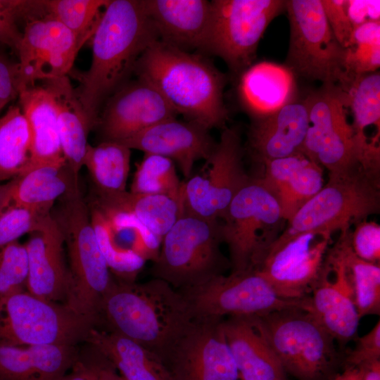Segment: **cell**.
<instances>
[{"label": "cell", "mask_w": 380, "mask_h": 380, "mask_svg": "<svg viewBox=\"0 0 380 380\" xmlns=\"http://www.w3.org/2000/svg\"><path fill=\"white\" fill-rule=\"evenodd\" d=\"M380 210L379 170L359 166L342 174H329V180L288 222L274 241L283 242L305 232L331 235L348 232Z\"/></svg>", "instance_id": "8992f818"}, {"label": "cell", "mask_w": 380, "mask_h": 380, "mask_svg": "<svg viewBox=\"0 0 380 380\" xmlns=\"http://www.w3.org/2000/svg\"><path fill=\"white\" fill-rule=\"evenodd\" d=\"M90 218L99 248L118 279L134 281L146 260L154 261L162 240L130 213L93 202Z\"/></svg>", "instance_id": "2e32d148"}, {"label": "cell", "mask_w": 380, "mask_h": 380, "mask_svg": "<svg viewBox=\"0 0 380 380\" xmlns=\"http://www.w3.org/2000/svg\"><path fill=\"white\" fill-rule=\"evenodd\" d=\"M221 326L241 380H287L252 316H230Z\"/></svg>", "instance_id": "4316f807"}, {"label": "cell", "mask_w": 380, "mask_h": 380, "mask_svg": "<svg viewBox=\"0 0 380 380\" xmlns=\"http://www.w3.org/2000/svg\"><path fill=\"white\" fill-rule=\"evenodd\" d=\"M83 362L86 368L87 380H99L98 376L92 366L88 362Z\"/></svg>", "instance_id": "11a10c76"}, {"label": "cell", "mask_w": 380, "mask_h": 380, "mask_svg": "<svg viewBox=\"0 0 380 380\" xmlns=\"http://www.w3.org/2000/svg\"><path fill=\"white\" fill-rule=\"evenodd\" d=\"M18 99L32 134L31 159L25 170L63 158L55 103L49 91L44 85L34 84L22 89Z\"/></svg>", "instance_id": "1f68e13d"}, {"label": "cell", "mask_w": 380, "mask_h": 380, "mask_svg": "<svg viewBox=\"0 0 380 380\" xmlns=\"http://www.w3.org/2000/svg\"><path fill=\"white\" fill-rule=\"evenodd\" d=\"M76 346L0 343V380H61L79 358Z\"/></svg>", "instance_id": "83f0119b"}, {"label": "cell", "mask_w": 380, "mask_h": 380, "mask_svg": "<svg viewBox=\"0 0 380 380\" xmlns=\"http://www.w3.org/2000/svg\"><path fill=\"white\" fill-rule=\"evenodd\" d=\"M137 79L153 86L177 114L208 129L224 128L226 75L202 54L186 52L159 39L138 59Z\"/></svg>", "instance_id": "3957f363"}, {"label": "cell", "mask_w": 380, "mask_h": 380, "mask_svg": "<svg viewBox=\"0 0 380 380\" xmlns=\"http://www.w3.org/2000/svg\"><path fill=\"white\" fill-rule=\"evenodd\" d=\"M182 183L172 160L158 155L144 154L137 167L130 192L166 195L180 203Z\"/></svg>", "instance_id": "f35d334b"}, {"label": "cell", "mask_w": 380, "mask_h": 380, "mask_svg": "<svg viewBox=\"0 0 380 380\" xmlns=\"http://www.w3.org/2000/svg\"><path fill=\"white\" fill-rule=\"evenodd\" d=\"M81 48L75 35L52 17L28 20L16 53L22 89L68 75Z\"/></svg>", "instance_id": "ac0fdd59"}, {"label": "cell", "mask_w": 380, "mask_h": 380, "mask_svg": "<svg viewBox=\"0 0 380 380\" xmlns=\"http://www.w3.org/2000/svg\"><path fill=\"white\" fill-rule=\"evenodd\" d=\"M96 320L79 315L67 305L38 298L25 289L0 299V343L13 346L87 341Z\"/></svg>", "instance_id": "ba28073f"}, {"label": "cell", "mask_w": 380, "mask_h": 380, "mask_svg": "<svg viewBox=\"0 0 380 380\" xmlns=\"http://www.w3.org/2000/svg\"><path fill=\"white\" fill-rule=\"evenodd\" d=\"M178 291L196 319L260 315L291 308L310 310V296L283 298L253 270L219 274Z\"/></svg>", "instance_id": "4fadbf2b"}, {"label": "cell", "mask_w": 380, "mask_h": 380, "mask_svg": "<svg viewBox=\"0 0 380 380\" xmlns=\"http://www.w3.org/2000/svg\"><path fill=\"white\" fill-rule=\"evenodd\" d=\"M306 97L310 125L303 153L327 168L342 174L359 166L379 170L380 162L369 159L358 144L348 121V96L338 85L324 84Z\"/></svg>", "instance_id": "9c48e42d"}, {"label": "cell", "mask_w": 380, "mask_h": 380, "mask_svg": "<svg viewBox=\"0 0 380 380\" xmlns=\"http://www.w3.org/2000/svg\"><path fill=\"white\" fill-rule=\"evenodd\" d=\"M22 89L18 62L0 53V112Z\"/></svg>", "instance_id": "7dc6e473"}, {"label": "cell", "mask_w": 380, "mask_h": 380, "mask_svg": "<svg viewBox=\"0 0 380 380\" xmlns=\"http://www.w3.org/2000/svg\"><path fill=\"white\" fill-rule=\"evenodd\" d=\"M86 342L126 380H172L167 367L156 354L116 332L94 327Z\"/></svg>", "instance_id": "f546056e"}, {"label": "cell", "mask_w": 380, "mask_h": 380, "mask_svg": "<svg viewBox=\"0 0 380 380\" xmlns=\"http://www.w3.org/2000/svg\"><path fill=\"white\" fill-rule=\"evenodd\" d=\"M285 372L298 380H331L342 362L335 340L308 309L252 316Z\"/></svg>", "instance_id": "5b68a950"}, {"label": "cell", "mask_w": 380, "mask_h": 380, "mask_svg": "<svg viewBox=\"0 0 380 380\" xmlns=\"http://www.w3.org/2000/svg\"><path fill=\"white\" fill-rule=\"evenodd\" d=\"M321 4L334 37L346 49L353 30L346 11V0H321Z\"/></svg>", "instance_id": "bcb514c9"}, {"label": "cell", "mask_w": 380, "mask_h": 380, "mask_svg": "<svg viewBox=\"0 0 380 380\" xmlns=\"http://www.w3.org/2000/svg\"><path fill=\"white\" fill-rule=\"evenodd\" d=\"M362 375L363 369L362 367H348L331 380H362Z\"/></svg>", "instance_id": "f5cc1de1"}, {"label": "cell", "mask_w": 380, "mask_h": 380, "mask_svg": "<svg viewBox=\"0 0 380 380\" xmlns=\"http://www.w3.org/2000/svg\"><path fill=\"white\" fill-rule=\"evenodd\" d=\"M348 96L353 116V127L359 146L367 156L380 154L379 141L369 138L366 129L380 131V74L379 71L353 76L341 87Z\"/></svg>", "instance_id": "836d02e7"}, {"label": "cell", "mask_w": 380, "mask_h": 380, "mask_svg": "<svg viewBox=\"0 0 380 380\" xmlns=\"http://www.w3.org/2000/svg\"><path fill=\"white\" fill-rule=\"evenodd\" d=\"M151 274L181 291L222 274L230 267L220 250L218 220L182 213L162 239Z\"/></svg>", "instance_id": "52a82bcc"}, {"label": "cell", "mask_w": 380, "mask_h": 380, "mask_svg": "<svg viewBox=\"0 0 380 380\" xmlns=\"http://www.w3.org/2000/svg\"><path fill=\"white\" fill-rule=\"evenodd\" d=\"M177 115L153 86L137 78L106 99L96 127L102 141L120 143Z\"/></svg>", "instance_id": "d6986e66"}, {"label": "cell", "mask_w": 380, "mask_h": 380, "mask_svg": "<svg viewBox=\"0 0 380 380\" xmlns=\"http://www.w3.org/2000/svg\"><path fill=\"white\" fill-rule=\"evenodd\" d=\"M310 311L341 346L355 340L360 317L346 266L331 249L310 295Z\"/></svg>", "instance_id": "ffe728a7"}, {"label": "cell", "mask_w": 380, "mask_h": 380, "mask_svg": "<svg viewBox=\"0 0 380 380\" xmlns=\"http://www.w3.org/2000/svg\"><path fill=\"white\" fill-rule=\"evenodd\" d=\"M355 339L354 348L344 357L345 367H362L380 360V321L367 334Z\"/></svg>", "instance_id": "f6af8a7d"}, {"label": "cell", "mask_w": 380, "mask_h": 380, "mask_svg": "<svg viewBox=\"0 0 380 380\" xmlns=\"http://www.w3.org/2000/svg\"><path fill=\"white\" fill-rule=\"evenodd\" d=\"M99 316L108 331L139 343L162 361L196 319L181 293L156 278L141 284L115 279Z\"/></svg>", "instance_id": "7a4b0ae2"}, {"label": "cell", "mask_w": 380, "mask_h": 380, "mask_svg": "<svg viewBox=\"0 0 380 380\" xmlns=\"http://www.w3.org/2000/svg\"><path fill=\"white\" fill-rule=\"evenodd\" d=\"M32 153V134L19 106H11L0 117V183L11 180L27 167Z\"/></svg>", "instance_id": "8d00e7d4"}, {"label": "cell", "mask_w": 380, "mask_h": 380, "mask_svg": "<svg viewBox=\"0 0 380 380\" xmlns=\"http://www.w3.org/2000/svg\"><path fill=\"white\" fill-rule=\"evenodd\" d=\"M362 368L363 369L362 380H380V360Z\"/></svg>", "instance_id": "db71d44e"}, {"label": "cell", "mask_w": 380, "mask_h": 380, "mask_svg": "<svg viewBox=\"0 0 380 380\" xmlns=\"http://www.w3.org/2000/svg\"><path fill=\"white\" fill-rule=\"evenodd\" d=\"M43 85L54 101L63 157L78 177L89 145L88 135L96 125L88 117L68 75L45 80Z\"/></svg>", "instance_id": "f1b7e54d"}, {"label": "cell", "mask_w": 380, "mask_h": 380, "mask_svg": "<svg viewBox=\"0 0 380 380\" xmlns=\"http://www.w3.org/2000/svg\"><path fill=\"white\" fill-rule=\"evenodd\" d=\"M284 0H213L203 53L222 59L238 77L253 64L267 26L286 11Z\"/></svg>", "instance_id": "7c38bea8"}, {"label": "cell", "mask_w": 380, "mask_h": 380, "mask_svg": "<svg viewBox=\"0 0 380 380\" xmlns=\"http://www.w3.org/2000/svg\"><path fill=\"white\" fill-rule=\"evenodd\" d=\"M120 143L144 154L172 160L186 179L191 176L195 162L206 160L217 144L205 127L176 118L157 123Z\"/></svg>", "instance_id": "44dd1931"}, {"label": "cell", "mask_w": 380, "mask_h": 380, "mask_svg": "<svg viewBox=\"0 0 380 380\" xmlns=\"http://www.w3.org/2000/svg\"><path fill=\"white\" fill-rule=\"evenodd\" d=\"M11 204L50 213L55 202L79 183L65 158L32 166L11 179Z\"/></svg>", "instance_id": "4dcf8cb0"}, {"label": "cell", "mask_w": 380, "mask_h": 380, "mask_svg": "<svg viewBox=\"0 0 380 380\" xmlns=\"http://www.w3.org/2000/svg\"><path fill=\"white\" fill-rule=\"evenodd\" d=\"M30 234L25 243L28 262L26 290L42 299L65 304L69 270L64 258V239L51 213Z\"/></svg>", "instance_id": "7402d4cb"}, {"label": "cell", "mask_w": 380, "mask_h": 380, "mask_svg": "<svg viewBox=\"0 0 380 380\" xmlns=\"http://www.w3.org/2000/svg\"><path fill=\"white\" fill-rule=\"evenodd\" d=\"M290 40L286 66L296 75L344 87L346 49L334 37L321 0H288Z\"/></svg>", "instance_id": "30bf717a"}, {"label": "cell", "mask_w": 380, "mask_h": 380, "mask_svg": "<svg viewBox=\"0 0 380 380\" xmlns=\"http://www.w3.org/2000/svg\"><path fill=\"white\" fill-rule=\"evenodd\" d=\"M222 243L229 253L231 272L253 270L277 238L279 203L260 178L251 177L220 219Z\"/></svg>", "instance_id": "8fae6325"}, {"label": "cell", "mask_w": 380, "mask_h": 380, "mask_svg": "<svg viewBox=\"0 0 380 380\" xmlns=\"http://www.w3.org/2000/svg\"><path fill=\"white\" fill-rule=\"evenodd\" d=\"M13 182L0 183V215L12 202Z\"/></svg>", "instance_id": "f907efd6"}, {"label": "cell", "mask_w": 380, "mask_h": 380, "mask_svg": "<svg viewBox=\"0 0 380 380\" xmlns=\"http://www.w3.org/2000/svg\"><path fill=\"white\" fill-rule=\"evenodd\" d=\"M58 201L51 213L63 234L68 256L70 281L65 304L99 324L101 303L115 279L99 248L79 184Z\"/></svg>", "instance_id": "277c9868"}, {"label": "cell", "mask_w": 380, "mask_h": 380, "mask_svg": "<svg viewBox=\"0 0 380 380\" xmlns=\"http://www.w3.org/2000/svg\"><path fill=\"white\" fill-rule=\"evenodd\" d=\"M159 40L178 49L203 52L211 15V1L144 0Z\"/></svg>", "instance_id": "cb8c5ba5"}, {"label": "cell", "mask_w": 380, "mask_h": 380, "mask_svg": "<svg viewBox=\"0 0 380 380\" xmlns=\"http://www.w3.org/2000/svg\"><path fill=\"white\" fill-rule=\"evenodd\" d=\"M50 213L11 204L0 215V251L24 234L37 231Z\"/></svg>", "instance_id": "b9f144b4"}, {"label": "cell", "mask_w": 380, "mask_h": 380, "mask_svg": "<svg viewBox=\"0 0 380 380\" xmlns=\"http://www.w3.org/2000/svg\"><path fill=\"white\" fill-rule=\"evenodd\" d=\"M259 177L277 200L288 222L323 187V170L303 153L265 162Z\"/></svg>", "instance_id": "d4e9b609"}, {"label": "cell", "mask_w": 380, "mask_h": 380, "mask_svg": "<svg viewBox=\"0 0 380 380\" xmlns=\"http://www.w3.org/2000/svg\"><path fill=\"white\" fill-rule=\"evenodd\" d=\"M44 15L43 0H0V43L16 54L23 38L18 23Z\"/></svg>", "instance_id": "ab89813d"}, {"label": "cell", "mask_w": 380, "mask_h": 380, "mask_svg": "<svg viewBox=\"0 0 380 380\" xmlns=\"http://www.w3.org/2000/svg\"><path fill=\"white\" fill-rule=\"evenodd\" d=\"M344 66L349 80L376 72L380 66V44H360L346 48Z\"/></svg>", "instance_id": "ee69618b"}, {"label": "cell", "mask_w": 380, "mask_h": 380, "mask_svg": "<svg viewBox=\"0 0 380 380\" xmlns=\"http://www.w3.org/2000/svg\"><path fill=\"white\" fill-rule=\"evenodd\" d=\"M379 1L346 0L350 21L355 27L368 21H380Z\"/></svg>", "instance_id": "c3c4849f"}, {"label": "cell", "mask_w": 380, "mask_h": 380, "mask_svg": "<svg viewBox=\"0 0 380 380\" xmlns=\"http://www.w3.org/2000/svg\"><path fill=\"white\" fill-rule=\"evenodd\" d=\"M331 235L305 232L272 241L253 269L286 299L310 296L321 274Z\"/></svg>", "instance_id": "9a60e30c"}, {"label": "cell", "mask_w": 380, "mask_h": 380, "mask_svg": "<svg viewBox=\"0 0 380 380\" xmlns=\"http://www.w3.org/2000/svg\"><path fill=\"white\" fill-rule=\"evenodd\" d=\"M61 380H87L86 368L80 357L72 366V372L66 374Z\"/></svg>", "instance_id": "816d5d0a"}, {"label": "cell", "mask_w": 380, "mask_h": 380, "mask_svg": "<svg viewBox=\"0 0 380 380\" xmlns=\"http://www.w3.org/2000/svg\"><path fill=\"white\" fill-rule=\"evenodd\" d=\"M243 156L239 129L225 127L200 171L182 183V213L219 220L251 178L245 170Z\"/></svg>", "instance_id": "5bb4252c"}, {"label": "cell", "mask_w": 380, "mask_h": 380, "mask_svg": "<svg viewBox=\"0 0 380 380\" xmlns=\"http://www.w3.org/2000/svg\"><path fill=\"white\" fill-rule=\"evenodd\" d=\"M236 91L251 120L262 118L296 99L295 75L285 65L253 63L238 76Z\"/></svg>", "instance_id": "484cf974"}, {"label": "cell", "mask_w": 380, "mask_h": 380, "mask_svg": "<svg viewBox=\"0 0 380 380\" xmlns=\"http://www.w3.org/2000/svg\"><path fill=\"white\" fill-rule=\"evenodd\" d=\"M332 250L343 262L354 291L360 318L380 314V265L365 261L353 251L350 233H341Z\"/></svg>", "instance_id": "d590c367"}, {"label": "cell", "mask_w": 380, "mask_h": 380, "mask_svg": "<svg viewBox=\"0 0 380 380\" xmlns=\"http://www.w3.org/2000/svg\"><path fill=\"white\" fill-rule=\"evenodd\" d=\"M222 319H195L163 361L172 380L239 379Z\"/></svg>", "instance_id": "e0dca14e"}, {"label": "cell", "mask_w": 380, "mask_h": 380, "mask_svg": "<svg viewBox=\"0 0 380 380\" xmlns=\"http://www.w3.org/2000/svg\"><path fill=\"white\" fill-rule=\"evenodd\" d=\"M131 149L115 141L89 144L83 166L89 171L96 188V195L107 196L126 190L129 171Z\"/></svg>", "instance_id": "e575fe53"}, {"label": "cell", "mask_w": 380, "mask_h": 380, "mask_svg": "<svg viewBox=\"0 0 380 380\" xmlns=\"http://www.w3.org/2000/svg\"><path fill=\"white\" fill-rule=\"evenodd\" d=\"M309 125L306 97L296 99L267 116L251 120L248 144L253 158L263 164L303 153Z\"/></svg>", "instance_id": "603a6c76"}, {"label": "cell", "mask_w": 380, "mask_h": 380, "mask_svg": "<svg viewBox=\"0 0 380 380\" xmlns=\"http://www.w3.org/2000/svg\"><path fill=\"white\" fill-rule=\"evenodd\" d=\"M350 241L353 251L361 259L376 264L380 261V225L364 220L357 223Z\"/></svg>", "instance_id": "7bdbcfd3"}, {"label": "cell", "mask_w": 380, "mask_h": 380, "mask_svg": "<svg viewBox=\"0 0 380 380\" xmlns=\"http://www.w3.org/2000/svg\"><path fill=\"white\" fill-rule=\"evenodd\" d=\"M109 0H44L46 15L58 20L82 46L90 40Z\"/></svg>", "instance_id": "74e56055"}, {"label": "cell", "mask_w": 380, "mask_h": 380, "mask_svg": "<svg viewBox=\"0 0 380 380\" xmlns=\"http://www.w3.org/2000/svg\"><path fill=\"white\" fill-rule=\"evenodd\" d=\"M158 39L144 0H109L90 39V67L77 75L75 88L96 125L101 104L127 82L138 59Z\"/></svg>", "instance_id": "6da1fadb"}, {"label": "cell", "mask_w": 380, "mask_h": 380, "mask_svg": "<svg viewBox=\"0 0 380 380\" xmlns=\"http://www.w3.org/2000/svg\"><path fill=\"white\" fill-rule=\"evenodd\" d=\"M360 44H380V21H368L353 28L346 48Z\"/></svg>", "instance_id": "681fc988"}, {"label": "cell", "mask_w": 380, "mask_h": 380, "mask_svg": "<svg viewBox=\"0 0 380 380\" xmlns=\"http://www.w3.org/2000/svg\"><path fill=\"white\" fill-rule=\"evenodd\" d=\"M95 203L130 213L161 240L182 213L180 203L166 195L123 191L97 196Z\"/></svg>", "instance_id": "d6a6232c"}, {"label": "cell", "mask_w": 380, "mask_h": 380, "mask_svg": "<svg viewBox=\"0 0 380 380\" xmlns=\"http://www.w3.org/2000/svg\"><path fill=\"white\" fill-rule=\"evenodd\" d=\"M28 262L25 244L13 242L0 251V299L25 289Z\"/></svg>", "instance_id": "60d3db41"}]
</instances>
